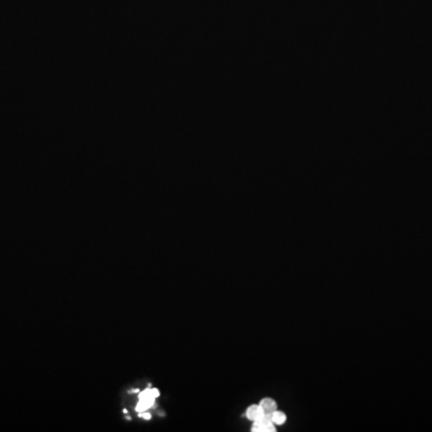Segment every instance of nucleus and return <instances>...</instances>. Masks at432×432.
Here are the masks:
<instances>
[{"label":"nucleus","instance_id":"f257e3e1","mask_svg":"<svg viewBox=\"0 0 432 432\" xmlns=\"http://www.w3.org/2000/svg\"><path fill=\"white\" fill-rule=\"evenodd\" d=\"M160 395L158 389H145L144 391L140 392V401H138L137 406H136V411L137 412H144L148 408H150L151 406H154L155 403V399Z\"/></svg>","mask_w":432,"mask_h":432},{"label":"nucleus","instance_id":"f03ea898","mask_svg":"<svg viewBox=\"0 0 432 432\" xmlns=\"http://www.w3.org/2000/svg\"><path fill=\"white\" fill-rule=\"evenodd\" d=\"M252 432H275L276 428H275L273 421L269 419L268 415H264L258 420L253 421V426L251 429Z\"/></svg>","mask_w":432,"mask_h":432},{"label":"nucleus","instance_id":"7ed1b4c3","mask_svg":"<svg viewBox=\"0 0 432 432\" xmlns=\"http://www.w3.org/2000/svg\"><path fill=\"white\" fill-rule=\"evenodd\" d=\"M264 415H266V413H264L263 408L259 405H252L246 410V418L250 419V420H258Z\"/></svg>","mask_w":432,"mask_h":432},{"label":"nucleus","instance_id":"20e7f679","mask_svg":"<svg viewBox=\"0 0 432 432\" xmlns=\"http://www.w3.org/2000/svg\"><path fill=\"white\" fill-rule=\"evenodd\" d=\"M259 406L263 408L266 415H269L270 413H273L274 411L277 410V403L275 402L273 399H270V397H266V399L262 400V401L259 402Z\"/></svg>","mask_w":432,"mask_h":432},{"label":"nucleus","instance_id":"39448f33","mask_svg":"<svg viewBox=\"0 0 432 432\" xmlns=\"http://www.w3.org/2000/svg\"><path fill=\"white\" fill-rule=\"evenodd\" d=\"M269 419L274 423V425H284L286 423V414L284 412H280V411H274L273 413L268 415Z\"/></svg>","mask_w":432,"mask_h":432},{"label":"nucleus","instance_id":"423d86ee","mask_svg":"<svg viewBox=\"0 0 432 432\" xmlns=\"http://www.w3.org/2000/svg\"><path fill=\"white\" fill-rule=\"evenodd\" d=\"M140 417L141 418H144V419H150V414H149V413H142V412H141L140 413Z\"/></svg>","mask_w":432,"mask_h":432}]
</instances>
